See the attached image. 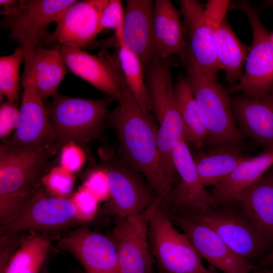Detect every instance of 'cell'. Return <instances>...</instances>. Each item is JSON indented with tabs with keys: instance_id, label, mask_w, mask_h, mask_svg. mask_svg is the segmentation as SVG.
Listing matches in <instances>:
<instances>
[{
	"instance_id": "obj_1",
	"label": "cell",
	"mask_w": 273,
	"mask_h": 273,
	"mask_svg": "<svg viewBox=\"0 0 273 273\" xmlns=\"http://www.w3.org/2000/svg\"><path fill=\"white\" fill-rule=\"evenodd\" d=\"M123 75L121 96L106 119L116 132L121 158L144 176L157 196L166 198L172 187L160 162L157 140L159 127L150 114L142 109Z\"/></svg>"
},
{
	"instance_id": "obj_2",
	"label": "cell",
	"mask_w": 273,
	"mask_h": 273,
	"mask_svg": "<svg viewBox=\"0 0 273 273\" xmlns=\"http://www.w3.org/2000/svg\"><path fill=\"white\" fill-rule=\"evenodd\" d=\"M60 148L56 143L0 146V223L12 216L41 185L51 159Z\"/></svg>"
},
{
	"instance_id": "obj_3",
	"label": "cell",
	"mask_w": 273,
	"mask_h": 273,
	"mask_svg": "<svg viewBox=\"0 0 273 273\" xmlns=\"http://www.w3.org/2000/svg\"><path fill=\"white\" fill-rule=\"evenodd\" d=\"M146 83L152 110L159 122L157 146L163 172L170 183L178 178L173 160V150L186 133L172 81L167 59L157 58L147 65Z\"/></svg>"
},
{
	"instance_id": "obj_4",
	"label": "cell",
	"mask_w": 273,
	"mask_h": 273,
	"mask_svg": "<svg viewBox=\"0 0 273 273\" xmlns=\"http://www.w3.org/2000/svg\"><path fill=\"white\" fill-rule=\"evenodd\" d=\"M114 100L108 96L91 99L54 95L46 108L56 143L61 147L70 142L81 144L99 138L108 106Z\"/></svg>"
},
{
	"instance_id": "obj_5",
	"label": "cell",
	"mask_w": 273,
	"mask_h": 273,
	"mask_svg": "<svg viewBox=\"0 0 273 273\" xmlns=\"http://www.w3.org/2000/svg\"><path fill=\"white\" fill-rule=\"evenodd\" d=\"M212 77L187 64V79L207 132L210 148L223 144L244 145L227 91Z\"/></svg>"
},
{
	"instance_id": "obj_6",
	"label": "cell",
	"mask_w": 273,
	"mask_h": 273,
	"mask_svg": "<svg viewBox=\"0 0 273 273\" xmlns=\"http://www.w3.org/2000/svg\"><path fill=\"white\" fill-rule=\"evenodd\" d=\"M230 3L227 0H210L204 7L196 1L180 2L189 32L187 64L214 78L220 68L215 47V31L225 18Z\"/></svg>"
},
{
	"instance_id": "obj_7",
	"label": "cell",
	"mask_w": 273,
	"mask_h": 273,
	"mask_svg": "<svg viewBox=\"0 0 273 273\" xmlns=\"http://www.w3.org/2000/svg\"><path fill=\"white\" fill-rule=\"evenodd\" d=\"M162 203L152 214L149 227L150 250L160 273H216L204 266L187 236L176 230Z\"/></svg>"
},
{
	"instance_id": "obj_8",
	"label": "cell",
	"mask_w": 273,
	"mask_h": 273,
	"mask_svg": "<svg viewBox=\"0 0 273 273\" xmlns=\"http://www.w3.org/2000/svg\"><path fill=\"white\" fill-rule=\"evenodd\" d=\"M76 222L70 198L54 196L41 185L12 216L0 223V234L36 232L61 236V232Z\"/></svg>"
},
{
	"instance_id": "obj_9",
	"label": "cell",
	"mask_w": 273,
	"mask_h": 273,
	"mask_svg": "<svg viewBox=\"0 0 273 273\" xmlns=\"http://www.w3.org/2000/svg\"><path fill=\"white\" fill-rule=\"evenodd\" d=\"M180 215L210 228L233 252L250 261L260 259L268 248L251 220L236 203Z\"/></svg>"
},
{
	"instance_id": "obj_10",
	"label": "cell",
	"mask_w": 273,
	"mask_h": 273,
	"mask_svg": "<svg viewBox=\"0 0 273 273\" xmlns=\"http://www.w3.org/2000/svg\"><path fill=\"white\" fill-rule=\"evenodd\" d=\"M238 7L250 21L253 42L240 81L226 91L228 94L242 92L251 98H261L273 90V41L271 34L261 23L255 9L244 1L239 2Z\"/></svg>"
},
{
	"instance_id": "obj_11",
	"label": "cell",
	"mask_w": 273,
	"mask_h": 273,
	"mask_svg": "<svg viewBox=\"0 0 273 273\" xmlns=\"http://www.w3.org/2000/svg\"><path fill=\"white\" fill-rule=\"evenodd\" d=\"M165 199L164 196H156L140 213L115 218L111 237L117 249L119 273H152L149 223L154 211Z\"/></svg>"
},
{
	"instance_id": "obj_12",
	"label": "cell",
	"mask_w": 273,
	"mask_h": 273,
	"mask_svg": "<svg viewBox=\"0 0 273 273\" xmlns=\"http://www.w3.org/2000/svg\"><path fill=\"white\" fill-rule=\"evenodd\" d=\"M77 1L25 0L4 14L3 25L10 30L11 38L20 44L25 53L34 51L47 40L48 29L58 15Z\"/></svg>"
},
{
	"instance_id": "obj_13",
	"label": "cell",
	"mask_w": 273,
	"mask_h": 273,
	"mask_svg": "<svg viewBox=\"0 0 273 273\" xmlns=\"http://www.w3.org/2000/svg\"><path fill=\"white\" fill-rule=\"evenodd\" d=\"M103 167L106 171L109 186V198L104 212L115 218H122L140 213L153 202L151 188L142 174L121 157L105 159Z\"/></svg>"
},
{
	"instance_id": "obj_14",
	"label": "cell",
	"mask_w": 273,
	"mask_h": 273,
	"mask_svg": "<svg viewBox=\"0 0 273 273\" xmlns=\"http://www.w3.org/2000/svg\"><path fill=\"white\" fill-rule=\"evenodd\" d=\"M34 53L25 54L20 122L9 140L5 141L17 147L56 143L46 108L37 88L33 69Z\"/></svg>"
},
{
	"instance_id": "obj_15",
	"label": "cell",
	"mask_w": 273,
	"mask_h": 273,
	"mask_svg": "<svg viewBox=\"0 0 273 273\" xmlns=\"http://www.w3.org/2000/svg\"><path fill=\"white\" fill-rule=\"evenodd\" d=\"M173 160L179 176L165 200L172 214H186L217 206L211 192L202 185L186 139L183 138L173 152Z\"/></svg>"
},
{
	"instance_id": "obj_16",
	"label": "cell",
	"mask_w": 273,
	"mask_h": 273,
	"mask_svg": "<svg viewBox=\"0 0 273 273\" xmlns=\"http://www.w3.org/2000/svg\"><path fill=\"white\" fill-rule=\"evenodd\" d=\"M57 46L65 64L73 73L119 101L122 92V72L117 54L111 56L103 51L97 56L79 48Z\"/></svg>"
},
{
	"instance_id": "obj_17",
	"label": "cell",
	"mask_w": 273,
	"mask_h": 273,
	"mask_svg": "<svg viewBox=\"0 0 273 273\" xmlns=\"http://www.w3.org/2000/svg\"><path fill=\"white\" fill-rule=\"evenodd\" d=\"M169 216L174 225L187 236L201 257L223 273H251L256 268L250 261L233 252L210 228L183 215Z\"/></svg>"
},
{
	"instance_id": "obj_18",
	"label": "cell",
	"mask_w": 273,
	"mask_h": 273,
	"mask_svg": "<svg viewBox=\"0 0 273 273\" xmlns=\"http://www.w3.org/2000/svg\"><path fill=\"white\" fill-rule=\"evenodd\" d=\"M58 246L74 255L87 273H116L117 249L112 238L86 226L66 232L57 240Z\"/></svg>"
},
{
	"instance_id": "obj_19",
	"label": "cell",
	"mask_w": 273,
	"mask_h": 273,
	"mask_svg": "<svg viewBox=\"0 0 273 273\" xmlns=\"http://www.w3.org/2000/svg\"><path fill=\"white\" fill-rule=\"evenodd\" d=\"M108 1H77L58 15L56 29L47 41L79 48L87 45L100 32L101 17Z\"/></svg>"
},
{
	"instance_id": "obj_20",
	"label": "cell",
	"mask_w": 273,
	"mask_h": 273,
	"mask_svg": "<svg viewBox=\"0 0 273 273\" xmlns=\"http://www.w3.org/2000/svg\"><path fill=\"white\" fill-rule=\"evenodd\" d=\"M154 1L128 0L122 39L118 47L124 46L134 53L143 66L158 58L154 32Z\"/></svg>"
},
{
	"instance_id": "obj_21",
	"label": "cell",
	"mask_w": 273,
	"mask_h": 273,
	"mask_svg": "<svg viewBox=\"0 0 273 273\" xmlns=\"http://www.w3.org/2000/svg\"><path fill=\"white\" fill-rule=\"evenodd\" d=\"M238 127L264 150L273 149V90L258 98L245 96L231 100Z\"/></svg>"
},
{
	"instance_id": "obj_22",
	"label": "cell",
	"mask_w": 273,
	"mask_h": 273,
	"mask_svg": "<svg viewBox=\"0 0 273 273\" xmlns=\"http://www.w3.org/2000/svg\"><path fill=\"white\" fill-rule=\"evenodd\" d=\"M236 204L267 247L273 246V165L238 196Z\"/></svg>"
},
{
	"instance_id": "obj_23",
	"label": "cell",
	"mask_w": 273,
	"mask_h": 273,
	"mask_svg": "<svg viewBox=\"0 0 273 273\" xmlns=\"http://www.w3.org/2000/svg\"><path fill=\"white\" fill-rule=\"evenodd\" d=\"M273 165V149L247 157L228 176L213 187L211 192L217 206L235 204L238 196Z\"/></svg>"
},
{
	"instance_id": "obj_24",
	"label": "cell",
	"mask_w": 273,
	"mask_h": 273,
	"mask_svg": "<svg viewBox=\"0 0 273 273\" xmlns=\"http://www.w3.org/2000/svg\"><path fill=\"white\" fill-rule=\"evenodd\" d=\"M154 32L158 58L175 55L185 60L187 43L179 13L168 0H156L154 7Z\"/></svg>"
},
{
	"instance_id": "obj_25",
	"label": "cell",
	"mask_w": 273,
	"mask_h": 273,
	"mask_svg": "<svg viewBox=\"0 0 273 273\" xmlns=\"http://www.w3.org/2000/svg\"><path fill=\"white\" fill-rule=\"evenodd\" d=\"M243 146L223 144L200 151L193 156L200 179L205 187L215 186L247 157Z\"/></svg>"
},
{
	"instance_id": "obj_26",
	"label": "cell",
	"mask_w": 273,
	"mask_h": 273,
	"mask_svg": "<svg viewBox=\"0 0 273 273\" xmlns=\"http://www.w3.org/2000/svg\"><path fill=\"white\" fill-rule=\"evenodd\" d=\"M60 237L36 232L28 233L4 273H40L52 242Z\"/></svg>"
},
{
	"instance_id": "obj_27",
	"label": "cell",
	"mask_w": 273,
	"mask_h": 273,
	"mask_svg": "<svg viewBox=\"0 0 273 273\" xmlns=\"http://www.w3.org/2000/svg\"><path fill=\"white\" fill-rule=\"evenodd\" d=\"M64 61L58 46L47 49L37 46L33 56V69L38 92L43 101L57 94L66 74Z\"/></svg>"
},
{
	"instance_id": "obj_28",
	"label": "cell",
	"mask_w": 273,
	"mask_h": 273,
	"mask_svg": "<svg viewBox=\"0 0 273 273\" xmlns=\"http://www.w3.org/2000/svg\"><path fill=\"white\" fill-rule=\"evenodd\" d=\"M215 40L218 61L225 72L228 81L233 83L241 79L249 48L241 43L225 18L216 30Z\"/></svg>"
},
{
	"instance_id": "obj_29",
	"label": "cell",
	"mask_w": 273,
	"mask_h": 273,
	"mask_svg": "<svg viewBox=\"0 0 273 273\" xmlns=\"http://www.w3.org/2000/svg\"><path fill=\"white\" fill-rule=\"evenodd\" d=\"M177 106L185 126L187 141L201 150L208 137L196 101L187 78L180 75L174 85Z\"/></svg>"
},
{
	"instance_id": "obj_30",
	"label": "cell",
	"mask_w": 273,
	"mask_h": 273,
	"mask_svg": "<svg viewBox=\"0 0 273 273\" xmlns=\"http://www.w3.org/2000/svg\"><path fill=\"white\" fill-rule=\"evenodd\" d=\"M117 56L126 83L142 109L147 114L151 102L144 79L143 65L140 58L124 46L118 47Z\"/></svg>"
},
{
	"instance_id": "obj_31",
	"label": "cell",
	"mask_w": 273,
	"mask_h": 273,
	"mask_svg": "<svg viewBox=\"0 0 273 273\" xmlns=\"http://www.w3.org/2000/svg\"><path fill=\"white\" fill-rule=\"evenodd\" d=\"M25 51L18 47L14 53L0 58V97L8 101L17 103L19 99V70L22 61L24 60Z\"/></svg>"
},
{
	"instance_id": "obj_32",
	"label": "cell",
	"mask_w": 273,
	"mask_h": 273,
	"mask_svg": "<svg viewBox=\"0 0 273 273\" xmlns=\"http://www.w3.org/2000/svg\"><path fill=\"white\" fill-rule=\"evenodd\" d=\"M75 176L62 166H55L42 178L41 185L51 195L69 198L74 188Z\"/></svg>"
},
{
	"instance_id": "obj_33",
	"label": "cell",
	"mask_w": 273,
	"mask_h": 273,
	"mask_svg": "<svg viewBox=\"0 0 273 273\" xmlns=\"http://www.w3.org/2000/svg\"><path fill=\"white\" fill-rule=\"evenodd\" d=\"M125 10L119 0H109L101 17L99 30L110 28L115 32V40L117 46L121 41Z\"/></svg>"
},
{
	"instance_id": "obj_34",
	"label": "cell",
	"mask_w": 273,
	"mask_h": 273,
	"mask_svg": "<svg viewBox=\"0 0 273 273\" xmlns=\"http://www.w3.org/2000/svg\"><path fill=\"white\" fill-rule=\"evenodd\" d=\"M70 198L74 205L78 222H87L95 218L100 202L86 188L82 186Z\"/></svg>"
},
{
	"instance_id": "obj_35",
	"label": "cell",
	"mask_w": 273,
	"mask_h": 273,
	"mask_svg": "<svg viewBox=\"0 0 273 273\" xmlns=\"http://www.w3.org/2000/svg\"><path fill=\"white\" fill-rule=\"evenodd\" d=\"M82 186L89 190L100 202H106L108 200L110 195L109 181L106 171L103 166L91 170Z\"/></svg>"
},
{
	"instance_id": "obj_36",
	"label": "cell",
	"mask_w": 273,
	"mask_h": 273,
	"mask_svg": "<svg viewBox=\"0 0 273 273\" xmlns=\"http://www.w3.org/2000/svg\"><path fill=\"white\" fill-rule=\"evenodd\" d=\"M86 160L84 151L79 144L70 142L62 146L60 156V166L72 173L80 170Z\"/></svg>"
},
{
	"instance_id": "obj_37",
	"label": "cell",
	"mask_w": 273,
	"mask_h": 273,
	"mask_svg": "<svg viewBox=\"0 0 273 273\" xmlns=\"http://www.w3.org/2000/svg\"><path fill=\"white\" fill-rule=\"evenodd\" d=\"M20 109L17 103L7 101L0 106V138L5 141L16 129L20 122Z\"/></svg>"
},
{
	"instance_id": "obj_38",
	"label": "cell",
	"mask_w": 273,
	"mask_h": 273,
	"mask_svg": "<svg viewBox=\"0 0 273 273\" xmlns=\"http://www.w3.org/2000/svg\"><path fill=\"white\" fill-rule=\"evenodd\" d=\"M27 234H1L0 273L4 272L10 260L22 243Z\"/></svg>"
},
{
	"instance_id": "obj_39",
	"label": "cell",
	"mask_w": 273,
	"mask_h": 273,
	"mask_svg": "<svg viewBox=\"0 0 273 273\" xmlns=\"http://www.w3.org/2000/svg\"><path fill=\"white\" fill-rule=\"evenodd\" d=\"M257 267L260 268H273V250L260 259Z\"/></svg>"
},
{
	"instance_id": "obj_40",
	"label": "cell",
	"mask_w": 273,
	"mask_h": 273,
	"mask_svg": "<svg viewBox=\"0 0 273 273\" xmlns=\"http://www.w3.org/2000/svg\"><path fill=\"white\" fill-rule=\"evenodd\" d=\"M251 273H273V269L270 268H260L256 267Z\"/></svg>"
},
{
	"instance_id": "obj_41",
	"label": "cell",
	"mask_w": 273,
	"mask_h": 273,
	"mask_svg": "<svg viewBox=\"0 0 273 273\" xmlns=\"http://www.w3.org/2000/svg\"><path fill=\"white\" fill-rule=\"evenodd\" d=\"M40 273H49L48 271L47 270H44V271H41Z\"/></svg>"
},
{
	"instance_id": "obj_42",
	"label": "cell",
	"mask_w": 273,
	"mask_h": 273,
	"mask_svg": "<svg viewBox=\"0 0 273 273\" xmlns=\"http://www.w3.org/2000/svg\"><path fill=\"white\" fill-rule=\"evenodd\" d=\"M271 40L273 41V33L272 34H271Z\"/></svg>"
},
{
	"instance_id": "obj_43",
	"label": "cell",
	"mask_w": 273,
	"mask_h": 273,
	"mask_svg": "<svg viewBox=\"0 0 273 273\" xmlns=\"http://www.w3.org/2000/svg\"><path fill=\"white\" fill-rule=\"evenodd\" d=\"M270 269H273V268H270Z\"/></svg>"
},
{
	"instance_id": "obj_44",
	"label": "cell",
	"mask_w": 273,
	"mask_h": 273,
	"mask_svg": "<svg viewBox=\"0 0 273 273\" xmlns=\"http://www.w3.org/2000/svg\"><path fill=\"white\" fill-rule=\"evenodd\" d=\"M116 273H119V272H116Z\"/></svg>"
}]
</instances>
